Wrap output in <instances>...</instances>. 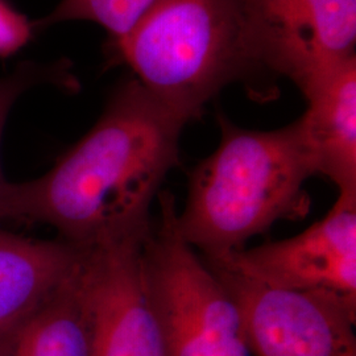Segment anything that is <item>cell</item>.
Wrapping results in <instances>:
<instances>
[{
  "mask_svg": "<svg viewBox=\"0 0 356 356\" xmlns=\"http://www.w3.org/2000/svg\"><path fill=\"white\" fill-rule=\"evenodd\" d=\"M220 143L191 172L178 227L204 260H220L279 220L307 216L304 185L316 175L298 119L280 129L254 131L219 116Z\"/></svg>",
  "mask_w": 356,
  "mask_h": 356,
  "instance_id": "cell-2",
  "label": "cell"
},
{
  "mask_svg": "<svg viewBox=\"0 0 356 356\" xmlns=\"http://www.w3.org/2000/svg\"><path fill=\"white\" fill-rule=\"evenodd\" d=\"M114 49L186 124L229 83L260 70L244 0H160Z\"/></svg>",
  "mask_w": 356,
  "mask_h": 356,
  "instance_id": "cell-3",
  "label": "cell"
},
{
  "mask_svg": "<svg viewBox=\"0 0 356 356\" xmlns=\"http://www.w3.org/2000/svg\"><path fill=\"white\" fill-rule=\"evenodd\" d=\"M250 36L260 69L302 91L355 56L356 0H298L250 24Z\"/></svg>",
  "mask_w": 356,
  "mask_h": 356,
  "instance_id": "cell-8",
  "label": "cell"
},
{
  "mask_svg": "<svg viewBox=\"0 0 356 356\" xmlns=\"http://www.w3.org/2000/svg\"><path fill=\"white\" fill-rule=\"evenodd\" d=\"M10 343H11V341H8V342H4V343H0V356H8V351H10Z\"/></svg>",
  "mask_w": 356,
  "mask_h": 356,
  "instance_id": "cell-15",
  "label": "cell"
},
{
  "mask_svg": "<svg viewBox=\"0 0 356 356\" xmlns=\"http://www.w3.org/2000/svg\"><path fill=\"white\" fill-rule=\"evenodd\" d=\"M8 356H94L88 250L13 334Z\"/></svg>",
  "mask_w": 356,
  "mask_h": 356,
  "instance_id": "cell-11",
  "label": "cell"
},
{
  "mask_svg": "<svg viewBox=\"0 0 356 356\" xmlns=\"http://www.w3.org/2000/svg\"><path fill=\"white\" fill-rule=\"evenodd\" d=\"M47 74H51V72L45 73L44 70L38 69L36 65L23 64L11 74L0 78V143L7 118L15 102L24 91L29 89L32 85L40 82L41 78H44ZM6 184L7 179L3 176L0 164V194Z\"/></svg>",
  "mask_w": 356,
  "mask_h": 356,
  "instance_id": "cell-13",
  "label": "cell"
},
{
  "mask_svg": "<svg viewBox=\"0 0 356 356\" xmlns=\"http://www.w3.org/2000/svg\"><path fill=\"white\" fill-rule=\"evenodd\" d=\"M186 123L129 78L99 120L32 181L8 182L0 219L42 223L63 241L89 247L151 223V206L179 163Z\"/></svg>",
  "mask_w": 356,
  "mask_h": 356,
  "instance_id": "cell-1",
  "label": "cell"
},
{
  "mask_svg": "<svg viewBox=\"0 0 356 356\" xmlns=\"http://www.w3.org/2000/svg\"><path fill=\"white\" fill-rule=\"evenodd\" d=\"M307 110L298 122L316 175L339 193L356 191V58H348L302 90Z\"/></svg>",
  "mask_w": 356,
  "mask_h": 356,
  "instance_id": "cell-9",
  "label": "cell"
},
{
  "mask_svg": "<svg viewBox=\"0 0 356 356\" xmlns=\"http://www.w3.org/2000/svg\"><path fill=\"white\" fill-rule=\"evenodd\" d=\"M160 216L145 242L153 301L168 356H250L238 305L182 236L175 195L160 191Z\"/></svg>",
  "mask_w": 356,
  "mask_h": 356,
  "instance_id": "cell-4",
  "label": "cell"
},
{
  "mask_svg": "<svg viewBox=\"0 0 356 356\" xmlns=\"http://www.w3.org/2000/svg\"><path fill=\"white\" fill-rule=\"evenodd\" d=\"M82 247L26 239L0 229V343L13 334L76 267Z\"/></svg>",
  "mask_w": 356,
  "mask_h": 356,
  "instance_id": "cell-10",
  "label": "cell"
},
{
  "mask_svg": "<svg viewBox=\"0 0 356 356\" xmlns=\"http://www.w3.org/2000/svg\"><path fill=\"white\" fill-rule=\"evenodd\" d=\"M160 0H61L51 13L40 19L36 31L57 23L86 20L102 26L114 41L123 38Z\"/></svg>",
  "mask_w": 356,
  "mask_h": 356,
  "instance_id": "cell-12",
  "label": "cell"
},
{
  "mask_svg": "<svg viewBox=\"0 0 356 356\" xmlns=\"http://www.w3.org/2000/svg\"><path fill=\"white\" fill-rule=\"evenodd\" d=\"M204 261L226 264L269 286L317 293L356 309V191L339 193L325 218L293 238Z\"/></svg>",
  "mask_w": 356,
  "mask_h": 356,
  "instance_id": "cell-7",
  "label": "cell"
},
{
  "mask_svg": "<svg viewBox=\"0 0 356 356\" xmlns=\"http://www.w3.org/2000/svg\"><path fill=\"white\" fill-rule=\"evenodd\" d=\"M33 23L17 13L6 0H0V57L20 51L35 32Z\"/></svg>",
  "mask_w": 356,
  "mask_h": 356,
  "instance_id": "cell-14",
  "label": "cell"
},
{
  "mask_svg": "<svg viewBox=\"0 0 356 356\" xmlns=\"http://www.w3.org/2000/svg\"><path fill=\"white\" fill-rule=\"evenodd\" d=\"M204 263L238 305L254 356H356V309L317 293L269 286L226 264Z\"/></svg>",
  "mask_w": 356,
  "mask_h": 356,
  "instance_id": "cell-5",
  "label": "cell"
},
{
  "mask_svg": "<svg viewBox=\"0 0 356 356\" xmlns=\"http://www.w3.org/2000/svg\"><path fill=\"white\" fill-rule=\"evenodd\" d=\"M151 226L86 247L94 356H168L145 266Z\"/></svg>",
  "mask_w": 356,
  "mask_h": 356,
  "instance_id": "cell-6",
  "label": "cell"
}]
</instances>
